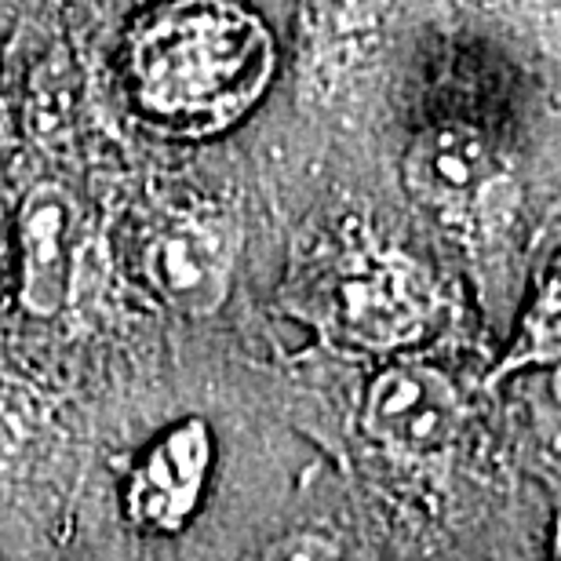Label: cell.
I'll return each mask as SVG.
<instances>
[{"instance_id":"10","label":"cell","mask_w":561,"mask_h":561,"mask_svg":"<svg viewBox=\"0 0 561 561\" xmlns=\"http://www.w3.org/2000/svg\"><path fill=\"white\" fill-rule=\"evenodd\" d=\"M551 554L561 558V514H558V522H554V540H551Z\"/></svg>"},{"instance_id":"8","label":"cell","mask_w":561,"mask_h":561,"mask_svg":"<svg viewBox=\"0 0 561 561\" xmlns=\"http://www.w3.org/2000/svg\"><path fill=\"white\" fill-rule=\"evenodd\" d=\"M318 4V19L329 33H362L373 30L379 19L387 15L394 0H313Z\"/></svg>"},{"instance_id":"1","label":"cell","mask_w":561,"mask_h":561,"mask_svg":"<svg viewBox=\"0 0 561 561\" xmlns=\"http://www.w3.org/2000/svg\"><path fill=\"white\" fill-rule=\"evenodd\" d=\"M131 103L175 139H211L266 95L277 44L241 0H164L136 19L125 44Z\"/></svg>"},{"instance_id":"4","label":"cell","mask_w":561,"mask_h":561,"mask_svg":"<svg viewBox=\"0 0 561 561\" xmlns=\"http://www.w3.org/2000/svg\"><path fill=\"white\" fill-rule=\"evenodd\" d=\"M365 434L398 456L431 459L453 448L463 426L459 394L437 368L394 365L368 387Z\"/></svg>"},{"instance_id":"3","label":"cell","mask_w":561,"mask_h":561,"mask_svg":"<svg viewBox=\"0 0 561 561\" xmlns=\"http://www.w3.org/2000/svg\"><path fill=\"white\" fill-rule=\"evenodd\" d=\"M238 227L227 216H186L146 244L142 274L164 307L183 318H211L230 296Z\"/></svg>"},{"instance_id":"5","label":"cell","mask_w":561,"mask_h":561,"mask_svg":"<svg viewBox=\"0 0 561 561\" xmlns=\"http://www.w3.org/2000/svg\"><path fill=\"white\" fill-rule=\"evenodd\" d=\"M503 179V161L478 128L434 125L420 131L401 157V183L437 216H467Z\"/></svg>"},{"instance_id":"2","label":"cell","mask_w":561,"mask_h":561,"mask_svg":"<svg viewBox=\"0 0 561 561\" xmlns=\"http://www.w3.org/2000/svg\"><path fill=\"white\" fill-rule=\"evenodd\" d=\"M434 288L420 263L401 252L357 255L332 285V321L340 335L368 351H390L423 332Z\"/></svg>"},{"instance_id":"6","label":"cell","mask_w":561,"mask_h":561,"mask_svg":"<svg viewBox=\"0 0 561 561\" xmlns=\"http://www.w3.org/2000/svg\"><path fill=\"white\" fill-rule=\"evenodd\" d=\"M211 470V431L205 420H183L139 456L125 489L128 518L150 533H179L205 496Z\"/></svg>"},{"instance_id":"7","label":"cell","mask_w":561,"mask_h":561,"mask_svg":"<svg viewBox=\"0 0 561 561\" xmlns=\"http://www.w3.org/2000/svg\"><path fill=\"white\" fill-rule=\"evenodd\" d=\"M19 296L33 318H55L73 288L77 205L62 186L41 183L19 205Z\"/></svg>"},{"instance_id":"9","label":"cell","mask_w":561,"mask_h":561,"mask_svg":"<svg viewBox=\"0 0 561 561\" xmlns=\"http://www.w3.org/2000/svg\"><path fill=\"white\" fill-rule=\"evenodd\" d=\"M340 551L329 543V540H321V536H285V540H277L271 543L263 551V558H335Z\"/></svg>"}]
</instances>
